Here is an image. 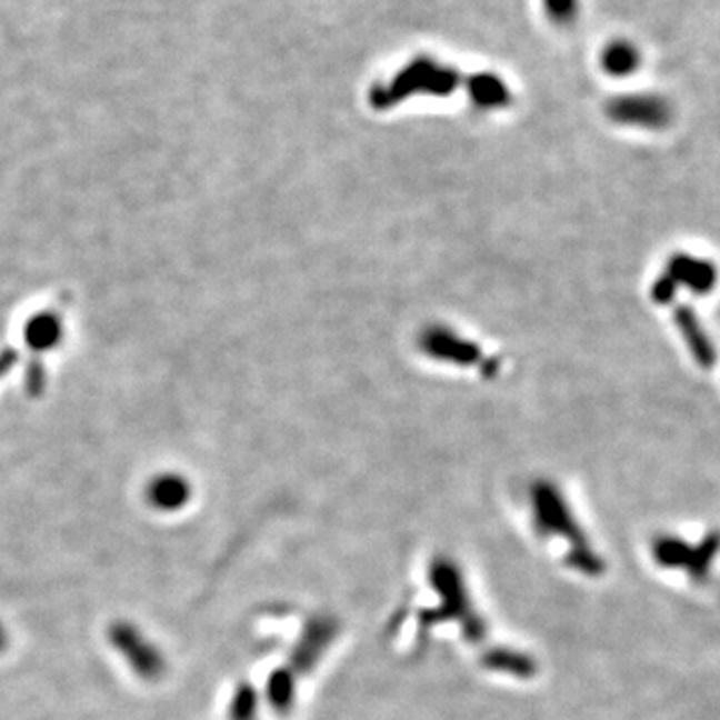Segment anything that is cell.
<instances>
[{"label":"cell","mask_w":720,"mask_h":720,"mask_svg":"<svg viewBox=\"0 0 720 720\" xmlns=\"http://www.w3.org/2000/svg\"><path fill=\"white\" fill-rule=\"evenodd\" d=\"M429 584L437 592V607L419 614L420 629L430 630L442 622H459L469 644H482L489 637V624L470 599L469 584L459 564L449 557L430 560Z\"/></svg>","instance_id":"6da1fadb"},{"label":"cell","mask_w":720,"mask_h":720,"mask_svg":"<svg viewBox=\"0 0 720 720\" xmlns=\"http://www.w3.org/2000/svg\"><path fill=\"white\" fill-rule=\"evenodd\" d=\"M460 84L459 70L429 57H417L400 69L392 79L370 90V104L374 109H390L410 94L449 97Z\"/></svg>","instance_id":"7a4b0ae2"},{"label":"cell","mask_w":720,"mask_h":720,"mask_svg":"<svg viewBox=\"0 0 720 720\" xmlns=\"http://www.w3.org/2000/svg\"><path fill=\"white\" fill-rule=\"evenodd\" d=\"M532 524L542 539H562L569 542L567 554L589 549V539L574 519L562 490L550 480H537L530 487Z\"/></svg>","instance_id":"3957f363"},{"label":"cell","mask_w":720,"mask_h":720,"mask_svg":"<svg viewBox=\"0 0 720 720\" xmlns=\"http://www.w3.org/2000/svg\"><path fill=\"white\" fill-rule=\"evenodd\" d=\"M104 634L110 647L119 652L120 659L129 664L140 680L159 682L167 674L169 660L164 652L134 622L112 620Z\"/></svg>","instance_id":"277c9868"},{"label":"cell","mask_w":720,"mask_h":720,"mask_svg":"<svg viewBox=\"0 0 720 720\" xmlns=\"http://www.w3.org/2000/svg\"><path fill=\"white\" fill-rule=\"evenodd\" d=\"M717 282H719V269L712 260L699 259L687 252H677L670 257L659 279L652 282L650 297L659 304H669L677 297L679 287H684L697 297H704L714 290Z\"/></svg>","instance_id":"5b68a950"},{"label":"cell","mask_w":720,"mask_h":720,"mask_svg":"<svg viewBox=\"0 0 720 720\" xmlns=\"http://www.w3.org/2000/svg\"><path fill=\"white\" fill-rule=\"evenodd\" d=\"M607 114L612 122L640 129H667L672 120V107L662 94L630 92L619 94L607 104Z\"/></svg>","instance_id":"8992f818"},{"label":"cell","mask_w":720,"mask_h":720,"mask_svg":"<svg viewBox=\"0 0 720 720\" xmlns=\"http://www.w3.org/2000/svg\"><path fill=\"white\" fill-rule=\"evenodd\" d=\"M339 620L332 614H314L310 617L300 630L299 637L290 649V669L297 674H310L317 669L320 660L329 652L334 640L339 639Z\"/></svg>","instance_id":"52a82bcc"},{"label":"cell","mask_w":720,"mask_h":720,"mask_svg":"<svg viewBox=\"0 0 720 720\" xmlns=\"http://www.w3.org/2000/svg\"><path fill=\"white\" fill-rule=\"evenodd\" d=\"M719 534H710L709 539L702 542L699 549H690L682 540L672 539V537H660L652 544L654 559L659 560L664 567H687L692 570L694 577H702L707 572L710 559L719 550Z\"/></svg>","instance_id":"ba28073f"},{"label":"cell","mask_w":720,"mask_h":720,"mask_svg":"<svg viewBox=\"0 0 720 720\" xmlns=\"http://www.w3.org/2000/svg\"><path fill=\"white\" fill-rule=\"evenodd\" d=\"M674 324L680 337L689 347L690 357L702 369H712L717 364V347L710 340L709 332L702 327L699 314L690 307H677L674 310Z\"/></svg>","instance_id":"9c48e42d"},{"label":"cell","mask_w":720,"mask_h":720,"mask_svg":"<svg viewBox=\"0 0 720 720\" xmlns=\"http://www.w3.org/2000/svg\"><path fill=\"white\" fill-rule=\"evenodd\" d=\"M190 499H192V487L189 480L177 472L157 474L147 487V500L150 507L160 512L184 509Z\"/></svg>","instance_id":"30bf717a"},{"label":"cell","mask_w":720,"mask_h":720,"mask_svg":"<svg viewBox=\"0 0 720 720\" xmlns=\"http://www.w3.org/2000/svg\"><path fill=\"white\" fill-rule=\"evenodd\" d=\"M480 664L489 672L512 679L530 680L539 674V662L532 654L510 647H492L480 657Z\"/></svg>","instance_id":"8fae6325"},{"label":"cell","mask_w":720,"mask_h":720,"mask_svg":"<svg viewBox=\"0 0 720 720\" xmlns=\"http://www.w3.org/2000/svg\"><path fill=\"white\" fill-rule=\"evenodd\" d=\"M297 677L299 674L290 667H279L267 677L262 699L277 714H289L292 707H294L297 694H299V680H297Z\"/></svg>","instance_id":"7c38bea8"},{"label":"cell","mask_w":720,"mask_h":720,"mask_svg":"<svg viewBox=\"0 0 720 720\" xmlns=\"http://www.w3.org/2000/svg\"><path fill=\"white\" fill-rule=\"evenodd\" d=\"M640 64H642V52L629 39L610 40L600 52V67L614 79L630 77L632 72L640 69Z\"/></svg>","instance_id":"4fadbf2b"},{"label":"cell","mask_w":720,"mask_h":720,"mask_svg":"<svg viewBox=\"0 0 720 720\" xmlns=\"http://www.w3.org/2000/svg\"><path fill=\"white\" fill-rule=\"evenodd\" d=\"M422 344L430 357H437V359L460 362V364L462 362L472 364L479 360V350L474 344H470L469 340L459 339L457 334H450V332L430 330Z\"/></svg>","instance_id":"5bb4252c"},{"label":"cell","mask_w":720,"mask_h":720,"mask_svg":"<svg viewBox=\"0 0 720 720\" xmlns=\"http://www.w3.org/2000/svg\"><path fill=\"white\" fill-rule=\"evenodd\" d=\"M470 99L479 109H504L510 104V90L507 82L492 74V72H479L467 80Z\"/></svg>","instance_id":"9a60e30c"},{"label":"cell","mask_w":720,"mask_h":720,"mask_svg":"<svg viewBox=\"0 0 720 720\" xmlns=\"http://www.w3.org/2000/svg\"><path fill=\"white\" fill-rule=\"evenodd\" d=\"M260 707H262L260 690L249 680H242L230 694L227 719L259 720Z\"/></svg>","instance_id":"2e32d148"},{"label":"cell","mask_w":720,"mask_h":720,"mask_svg":"<svg viewBox=\"0 0 720 720\" xmlns=\"http://www.w3.org/2000/svg\"><path fill=\"white\" fill-rule=\"evenodd\" d=\"M549 20L559 27H569L579 19L580 0H542Z\"/></svg>","instance_id":"e0dca14e"},{"label":"cell","mask_w":720,"mask_h":720,"mask_svg":"<svg viewBox=\"0 0 720 720\" xmlns=\"http://www.w3.org/2000/svg\"><path fill=\"white\" fill-rule=\"evenodd\" d=\"M9 649V630L0 622V652Z\"/></svg>","instance_id":"ac0fdd59"}]
</instances>
